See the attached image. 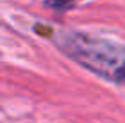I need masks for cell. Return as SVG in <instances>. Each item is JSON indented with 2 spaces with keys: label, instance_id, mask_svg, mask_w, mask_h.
Returning a JSON list of instances; mask_svg holds the SVG:
<instances>
[{
  "label": "cell",
  "instance_id": "2",
  "mask_svg": "<svg viewBox=\"0 0 125 123\" xmlns=\"http://www.w3.org/2000/svg\"><path fill=\"white\" fill-rule=\"evenodd\" d=\"M45 6L53 7V9H58V11H63V9H69L73 4H76V0H44Z\"/></svg>",
  "mask_w": 125,
  "mask_h": 123
},
{
  "label": "cell",
  "instance_id": "1",
  "mask_svg": "<svg viewBox=\"0 0 125 123\" xmlns=\"http://www.w3.org/2000/svg\"><path fill=\"white\" fill-rule=\"evenodd\" d=\"M53 40L76 63L100 78L125 85V47L80 31H58Z\"/></svg>",
  "mask_w": 125,
  "mask_h": 123
}]
</instances>
